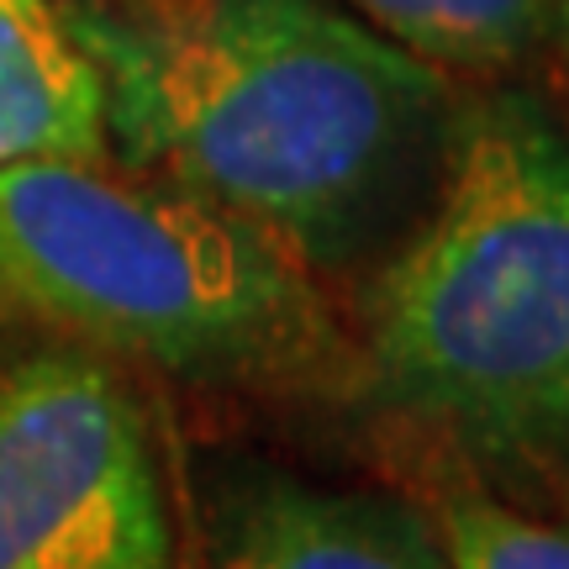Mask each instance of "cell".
<instances>
[{"label":"cell","instance_id":"obj_7","mask_svg":"<svg viewBox=\"0 0 569 569\" xmlns=\"http://www.w3.org/2000/svg\"><path fill=\"white\" fill-rule=\"evenodd\" d=\"M432 69H511L549 42V0H338Z\"/></svg>","mask_w":569,"mask_h":569},{"label":"cell","instance_id":"obj_6","mask_svg":"<svg viewBox=\"0 0 569 569\" xmlns=\"http://www.w3.org/2000/svg\"><path fill=\"white\" fill-rule=\"evenodd\" d=\"M106 159L101 80L53 0H0V169Z\"/></svg>","mask_w":569,"mask_h":569},{"label":"cell","instance_id":"obj_8","mask_svg":"<svg viewBox=\"0 0 569 569\" xmlns=\"http://www.w3.org/2000/svg\"><path fill=\"white\" fill-rule=\"evenodd\" d=\"M453 569H569V522L532 517L496 496H453L438 511Z\"/></svg>","mask_w":569,"mask_h":569},{"label":"cell","instance_id":"obj_9","mask_svg":"<svg viewBox=\"0 0 569 569\" xmlns=\"http://www.w3.org/2000/svg\"><path fill=\"white\" fill-rule=\"evenodd\" d=\"M549 42L569 63V0H549Z\"/></svg>","mask_w":569,"mask_h":569},{"label":"cell","instance_id":"obj_1","mask_svg":"<svg viewBox=\"0 0 569 569\" xmlns=\"http://www.w3.org/2000/svg\"><path fill=\"white\" fill-rule=\"evenodd\" d=\"M127 169L259 227L311 274L427 206L453 84L338 0H74Z\"/></svg>","mask_w":569,"mask_h":569},{"label":"cell","instance_id":"obj_2","mask_svg":"<svg viewBox=\"0 0 569 569\" xmlns=\"http://www.w3.org/2000/svg\"><path fill=\"white\" fill-rule=\"evenodd\" d=\"M369 386L517 475H569V122L532 96L453 111L443 169L359 301Z\"/></svg>","mask_w":569,"mask_h":569},{"label":"cell","instance_id":"obj_3","mask_svg":"<svg viewBox=\"0 0 569 569\" xmlns=\"http://www.w3.org/2000/svg\"><path fill=\"white\" fill-rule=\"evenodd\" d=\"M0 306L206 386H332L353 353L259 227L106 159L0 169Z\"/></svg>","mask_w":569,"mask_h":569},{"label":"cell","instance_id":"obj_4","mask_svg":"<svg viewBox=\"0 0 569 569\" xmlns=\"http://www.w3.org/2000/svg\"><path fill=\"white\" fill-rule=\"evenodd\" d=\"M0 569H174L148 422L80 348H0Z\"/></svg>","mask_w":569,"mask_h":569},{"label":"cell","instance_id":"obj_5","mask_svg":"<svg viewBox=\"0 0 569 569\" xmlns=\"http://www.w3.org/2000/svg\"><path fill=\"white\" fill-rule=\"evenodd\" d=\"M211 569H453L432 517L386 490L253 475L211 522Z\"/></svg>","mask_w":569,"mask_h":569}]
</instances>
